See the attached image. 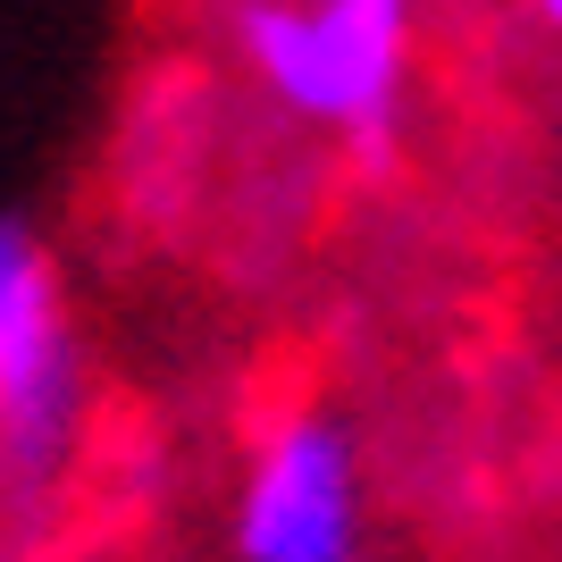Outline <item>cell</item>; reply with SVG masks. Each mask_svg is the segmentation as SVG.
<instances>
[{
    "label": "cell",
    "mask_w": 562,
    "mask_h": 562,
    "mask_svg": "<svg viewBox=\"0 0 562 562\" xmlns=\"http://www.w3.org/2000/svg\"><path fill=\"white\" fill-rule=\"evenodd\" d=\"M235 562H370V470L328 403H285L244 446Z\"/></svg>",
    "instance_id": "cell-2"
},
{
    "label": "cell",
    "mask_w": 562,
    "mask_h": 562,
    "mask_svg": "<svg viewBox=\"0 0 562 562\" xmlns=\"http://www.w3.org/2000/svg\"><path fill=\"white\" fill-rule=\"evenodd\" d=\"M85 428H93V370H85L76 319H59L0 361V520L9 529H34L59 504Z\"/></svg>",
    "instance_id": "cell-3"
},
{
    "label": "cell",
    "mask_w": 562,
    "mask_h": 562,
    "mask_svg": "<svg viewBox=\"0 0 562 562\" xmlns=\"http://www.w3.org/2000/svg\"><path fill=\"white\" fill-rule=\"evenodd\" d=\"M68 319V285H59V252L25 218L0 211V361L25 352L43 328Z\"/></svg>",
    "instance_id": "cell-4"
},
{
    "label": "cell",
    "mask_w": 562,
    "mask_h": 562,
    "mask_svg": "<svg viewBox=\"0 0 562 562\" xmlns=\"http://www.w3.org/2000/svg\"><path fill=\"white\" fill-rule=\"evenodd\" d=\"M529 25H538V34H554V25H562V0H529Z\"/></svg>",
    "instance_id": "cell-5"
},
{
    "label": "cell",
    "mask_w": 562,
    "mask_h": 562,
    "mask_svg": "<svg viewBox=\"0 0 562 562\" xmlns=\"http://www.w3.org/2000/svg\"><path fill=\"white\" fill-rule=\"evenodd\" d=\"M227 43L269 110L311 135H336L370 160L403 135L420 0H227Z\"/></svg>",
    "instance_id": "cell-1"
}]
</instances>
